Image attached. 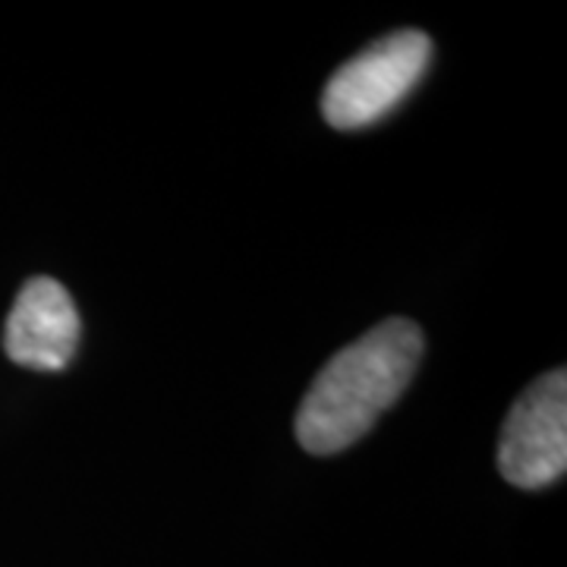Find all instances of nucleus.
<instances>
[{"label": "nucleus", "instance_id": "nucleus-1", "mask_svg": "<svg viewBox=\"0 0 567 567\" xmlns=\"http://www.w3.org/2000/svg\"><path fill=\"white\" fill-rule=\"evenodd\" d=\"M423 360V331L388 319L344 347L319 372L297 413V439L312 454H338L360 442L410 385Z\"/></svg>", "mask_w": 567, "mask_h": 567}, {"label": "nucleus", "instance_id": "nucleus-2", "mask_svg": "<svg viewBox=\"0 0 567 567\" xmlns=\"http://www.w3.org/2000/svg\"><path fill=\"white\" fill-rule=\"evenodd\" d=\"M432 41L423 32H394L347 61L324 85L322 114L334 130H360L385 117L423 80Z\"/></svg>", "mask_w": 567, "mask_h": 567}, {"label": "nucleus", "instance_id": "nucleus-3", "mask_svg": "<svg viewBox=\"0 0 567 567\" xmlns=\"http://www.w3.org/2000/svg\"><path fill=\"white\" fill-rule=\"evenodd\" d=\"M567 466V375L565 369L546 372L511 406L498 473L517 488H546L565 476Z\"/></svg>", "mask_w": 567, "mask_h": 567}, {"label": "nucleus", "instance_id": "nucleus-4", "mask_svg": "<svg viewBox=\"0 0 567 567\" xmlns=\"http://www.w3.org/2000/svg\"><path fill=\"white\" fill-rule=\"evenodd\" d=\"M80 312L54 278L22 284L3 328V350L17 365L58 372L76 357Z\"/></svg>", "mask_w": 567, "mask_h": 567}]
</instances>
